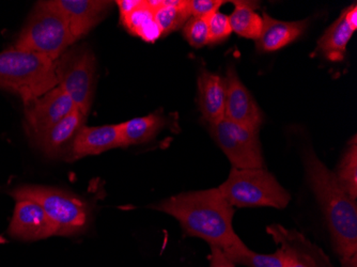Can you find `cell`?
I'll use <instances>...</instances> for the list:
<instances>
[{
	"mask_svg": "<svg viewBox=\"0 0 357 267\" xmlns=\"http://www.w3.org/2000/svg\"><path fill=\"white\" fill-rule=\"evenodd\" d=\"M174 217L184 234L227 250L243 243L234 229V208L218 188L182 192L153 206Z\"/></svg>",
	"mask_w": 357,
	"mask_h": 267,
	"instance_id": "1",
	"label": "cell"
},
{
	"mask_svg": "<svg viewBox=\"0 0 357 267\" xmlns=\"http://www.w3.org/2000/svg\"><path fill=\"white\" fill-rule=\"evenodd\" d=\"M310 190L326 218L332 246L340 260L357 256V204L339 184L334 172L312 150L303 156Z\"/></svg>",
	"mask_w": 357,
	"mask_h": 267,
	"instance_id": "2",
	"label": "cell"
},
{
	"mask_svg": "<svg viewBox=\"0 0 357 267\" xmlns=\"http://www.w3.org/2000/svg\"><path fill=\"white\" fill-rule=\"evenodd\" d=\"M57 86L56 61L14 47L0 53V89L17 94L24 105Z\"/></svg>",
	"mask_w": 357,
	"mask_h": 267,
	"instance_id": "3",
	"label": "cell"
},
{
	"mask_svg": "<svg viewBox=\"0 0 357 267\" xmlns=\"http://www.w3.org/2000/svg\"><path fill=\"white\" fill-rule=\"evenodd\" d=\"M75 41L67 20L51 0L37 3L14 48L57 61Z\"/></svg>",
	"mask_w": 357,
	"mask_h": 267,
	"instance_id": "4",
	"label": "cell"
},
{
	"mask_svg": "<svg viewBox=\"0 0 357 267\" xmlns=\"http://www.w3.org/2000/svg\"><path fill=\"white\" fill-rule=\"evenodd\" d=\"M234 208H287L290 194L266 168H232L229 176L218 188Z\"/></svg>",
	"mask_w": 357,
	"mask_h": 267,
	"instance_id": "5",
	"label": "cell"
},
{
	"mask_svg": "<svg viewBox=\"0 0 357 267\" xmlns=\"http://www.w3.org/2000/svg\"><path fill=\"white\" fill-rule=\"evenodd\" d=\"M16 201L30 200L39 204L56 227V236L82 232L89 222L87 204L74 194L58 188L23 185L9 192Z\"/></svg>",
	"mask_w": 357,
	"mask_h": 267,
	"instance_id": "6",
	"label": "cell"
},
{
	"mask_svg": "<svg viewBox=\"0 0 357 267\" xmlns=\"http://www.w3.org/2000/svg\"><path fill=\"white\" fill-rule=\"evenodd\" d=\"M94 75L96 58L88 48H73L56 61L58 86L86 116L93 100Z\"/></svg>",
	"mask_w": 357,
	"mask_h": 267,
	"instance_id": "7",
	"label": "cell"
},
{
	"mask_svg": "<svg viewBox=\"0 0 357 267\" xmlns=\"http://www.w3.org/2000/svg\"><path fill=\"white\" fill-rule=\"evenodd\" d=\"M210 130L220 150L231 162L232 168H264L258 132L238 125L225 118L218 123L211 124Z\"/></svg>",
	"mask_w": 357,
	"mask_h": 267,
	"instance_id": "8",
	"label": "cell"
},
{
	"mask_svg": "<svg viewBox=\"0 0 357 267\" xmlns=\"http://www.w3.org/2000/svg\"><path fill=\"white\" fill-rule=\"evenodd\" d=\"M266 232L282 250L284 267H335L328 254L303 233L280 224H271Z\"/></svg>",
	"mask_w": 357,
	"mask_h": 267,
	"instance_id": "9",
	"label": "cell"
},
{
	"mask_svg": "<svg viewBox=\"0 0 357 267\" xmlns=\"http://www.w3.org/2000/svg\"><path fill=\"white\" fill-rule=\"evenodd\" d=\"M76 106L59 86L25 106V126L33 142L71 114Z\"/></svg>",
	"mask_w": 357,
	"mask_h": 267,
	"instance_id": "10",
	"label": "cell"
},
{
	"mask_svg": "<svg viewBox=\"0 0 357 267\" xmlns=\"http://www.w3.org/2000/svg\"><path fill=\"white\" fill-rule=\"evenodd\" d=\"M225 78L227 82L225 119L258 132L264 123V114L238 77L234 66L228 68Z\"/></svg>",
	"mask_w": 357,
	"mask_h": 267,
	"instance_id": "11",
	"label": "cell"
},
{
	"mask_svg": "<svg viewBox=\"0 0 357 267\" xmlns=\"http://www.w3.org/2000/svg\"><path fill=\"white\" fill-rule=\"evenodd\" d=\"M9 234L24 241H38L56 236V227L43 208L30 200L16 201Z\"/></svg>",
	"mask_w": 357,
	"mask_h": 267,
	"instance_id": "12",
	"label": "cell"
},
{
	"mask_svg": "<svg viewBox=\"0 0 357 267\" xmlns=\"http://www.w3.org/2000/svg\"><path fill=\"white\" fill-rule=\"evenodd\" d=\"M53 5L63 14L76 40L103 20L112 3L101 0H52Z\"/></svg>",
	"mask_w": 357,
	"mask_h": 267,
	"instance_id": "13",
	"label": "cell"
},
{
	"mask_svg": "<svg viewBox=\"0 0 357 267\" xmlns=\"http://www.w3.org/2000/svg\"><path fill=\"white\" fill-rule=\"evenodd\" d=\"M122 148L121 126L108 124L80 128L70 146V156L74 160L98 155L112 148Z\"/></svg>",
	"mask_w": 357,
	"mask_h": 267,
	"instance_id": "14",
	"label": "cell"
},
{
	"mask_svg": "<svg viewBox=\"0 0 357 267\" xmlns=\"http://www.w3.org/2000/svg\"><path fill=\"white\" fill-rule=\"evenodd\" d=\"M226 78L210 71H202L198 77V105L208 125L225 118Z\"/></svg>",
	"mask_w": 357,
	"mask_h": 267,
	"instance_id": "15",
	"label": "cell"
},
{
	"mask_svg": "<svg viewBox=\"0 0 357 267\" xmlns=\"http://www.w3.org/2000/svg\"><path fill=\"white\" fill-rule=\"evenodd\" d=\"M86 116L75 108L71 114L60 120L53 128H50L43 135L40 136L35 144L47 156L55 158L59 155L64 148L71 146L78 130L83 128Z\"/></svg>",
	"mask_w": 357,
	"mask_h": 267,
	"instance_id": "16",
	"label": "cell"
},
{
	"mask_svg": "<svg viewBox=\"0 0 357 267\" xmlns=\"http://www.w3.org/2000/svg\"><path fill=\"white\" fill-rule=\"evenodd\" d=\"M264 27L257 48L261 52H275L296 41L306 29L307 20L298 22L278 21L273 19L268 13L262 14Z\"/></svg>",
	"mask_w": 357,
	"mask_h": 267,
	"instance_id": "17",
	"label": "cell"
},
{
	"mask_svg": "<svg viewBox=\"0 0 357 267\" xmlns=\"http://www.w3.org/2000/svg\"><path fill=\"white\" fill-rule=\"evenodd\" d=\"M355 30L344 19V13L333 23L320 38L317 51L331 61H342L346 57L347 46Z\"/></svg>",
	"mask_w": 357,
	"mask_h": 267,
	"instance_id": "18",
	"label": "cell"
},
{
	"mask_svg": "<svg viewBox=\"0 0 357 267\" xmlns=\"http://www.w3.org/2000/svg\"><path fill=\"white\" fill-rule=\"evenodd\" d=\"M167 120L162 114H151L120 123L122 148L146 144L165 128Z\"/></svg>",
	"mask_w": 357,
	"mask_h": 267,
	"instance_id": "19",
	"label": "cell"
},
{
	"mask_svg": "<svg viewBox=\"0 0 357 267\" xmlns=\"http://www.w3.org/2000/svg\"><path fill=\"white\" fill-rule=\"evenodd\" d=\"M234 10L229 15L232 31L245 39L258 40L264 27L262 16L256 12L257 3L234 1Z\"/></svg>",
	"mask_w": 357,
	"mask_h": 267,
	"instance_id": "20",
	"label": "cell"
},
{
	"mask_svg": "<svg viewBox=\"0 0 357 267\" xmlns=\"http://www.w3.org/2000/svg\"><path fill=\"white\" fill-rule=\"evenodd\" d=\"M120 21L130 33L148 43H154L162 37V32L154 19V11L146 1L132 13L120 16Z\"/></svg>",
	"mask_w": 357,
	"mask_h": 267,
	"instance_id": "21",
	"label": "cell"
},
{
	"mask_svg": "<svg viewBox=\"0 0 357 267\" xmlns=\"http://www.w3.org/2000/svg\"><path fill=\"white\" fill-rule=\"evenodd\" d=\"M190 17L188 0H158L154 9V19L160 28L162 36L183 27Z\"/></svg>",
	"mask_w": 357,
	"mask_h": 267,
	"instance_id": "22",
	"label": "cell"
},
{
	"mask_svg": "<svg viewBox=\"0 0 357 267\" xmlns=\"http://www.w3.org/2000/svg\"><path fill=\"white\" fill-rule=\"evenodd\" d=\"M236 265L246 267H284L282 250L278 248L274 254H261L252 252L244 243L222 250Z\"/></svg>",
	"mask_w": 357,
	"mask_h": 267,
	"instance_id": "23",
	"label": "cell"
},
{
	"mask_svg": "<svg viewBox=\"0 0 357 267\" xmlns=\"http://www.w3.org/2000/svg\"><path fill=\"white\" fill-rule=\"evenodd\" d=\"M337 181L342 190L357 200V142L356 136L349 142L348 148L344 151L337 171L334 172Z\"/></svg>",
	"mask_w": 357,
	"mask_h": 267,
	"instance_id": "24",
	"label": "cell"
},
{
	"mask_svg": "<svg viewBox=\"0 0 357 267\" xmlns=\"http://www.w3.org/2000/svg\"><path fill=\"white\" fill-rule=\"evenodd\" d=\"M183 35L186 41L195 48L208 44V22L202 17H190L183 26Z\"/></svg>",
	"mask_w": 357,
	"mask_h": 267,
	"instance_id": "25",
	"label": "cell"
},
{
	"mask_svg": "<svg viewBox=\"0 0 357 267\" xmlns=\"http://www.w3.org/2000/svg\"><path fill=\"white\" fill-rule=\"evenodd\" d=\"M208 30V44L222 43L231 35L232 29L230 25L229 16L218 11L206 19Z\"/></svg>",
	"mask_w": 357,
	"mask_h": 267,
	"instance_id": "26",
	"label": "cell"
},
{
	"mask_svg": "<svg viewBox=\"0 0 357 267\" xmlns=\"http://www.w3.org/2000/svg\"><path fill=\"white\" fill-rule=\"evenodd\" d=\"M222 0H188V12L190 17H202L208 19V16L220 11V8L224 5Z\"/></svg>",
	"mask_w": 357,
	"mask_h": 267,
	"instance_id": "27",
	"label": "cell"
},
{
	"mask_svg": "<svg viewBox=\"0 0 357 267\" xmlns=\"http://www.w3.org/2000/svg\"><path fill=\"white\" fill-rule=\"evenodd\" d=\"M222 249L211 247L210 267H236Z\"/></svg>",
	"mask_w": 357,
	"mask_h": 267,
	"instance_id": "28",
	"label": "cell"
},
{
	"mask_svg": "<svg viewBox=\"0 0 357 267\" xmlns=\"http://www.w3.org/2000/svg\"><path fill=\"white\" fill-rule=\"evenodd\" d=\"M142 0H121V1H116L118 8H119L120 16L128 15L132 13L134 10L139 8L142 5Z\"/></svg>",
	"mask_w": 357,
	"mask_h": 267,
	"instance_id": "29",
	"label": "cell"
},
{
	"mask_svg": "<svg viewBox=\"0 0 357 267\" xmlns=\"http://www.w3.org/2000/svg\"><path fill=\"white\" fill-rule=\"evenodd\" d=\"M344 13V19L348 22L349 25L356 31L357 29V6L352 5L350 7L347 8L342 11Z\"/></svg>",
	"mask_w": 357,
	"mask_h": 267,
	"instance_id": "30",
	"label": "cell"
},
{
	"mask_svg": "<svg viewBox=\"0 0 357 267\" xmlns=\"http://www.w3.org/2000/svg\"><path fill=\"white\" fill-rule=\"evenodd\" d=\"M340 263H342V267H357V256L340 260Z\"/></svg>",
	"mask_w": 357,
	"mask_h": 267,
	"instance_id": "31",
	"label": "cell"
}]
</instances>
